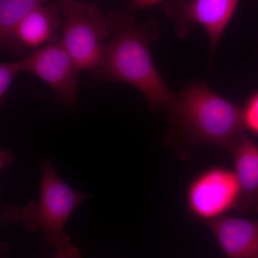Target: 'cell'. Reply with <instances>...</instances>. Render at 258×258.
I'll list each match as a JSON object with an SVG mask.
<instances>
[{
	"label": "cell",
	"instance_id": "1",
	"mask_svg": "<svg viewBox=\"0 0 258 258\" xmlns=\"http://www.w3.org/2000/svg\"><path fill=\"white\" fill-rule=\"evenodd\" d=\"M108 18L110 36L101 60L91 71L93 81L129 83L142 93L151 110L169 108L177 96L158 72L149 49L159 36L156 20L150 19L137 26L128 13H113Z\"/></svg>",
	"mask_w": 258,
	"mask_h": 258
},
{
	"label": "cell",
	"instance_id": "2",
	"mask_svg": "<svg viewBox=\"0 0 258 258\" xmlns=\"http://www.w3.org/2000/svg\"><path fill=\"white\" fill-rule=\"evenodd\" d=\"M168 109L174 123L195 143L232 150L244 134L242 108L200 81L185 88Z\"/></svg>",
	"mask_w": 258,
	"mask_h": 258
},
{
	"label": "cell",
	"instance_id": "3",
	"mask_svg": "<svg viewBox=\"0 0 258 258\" xmlns=\"http://www.w3.org/2000/svg\"><path fill=\"white\" fill-rule=\"evenodd\" d=\"M41 189L39 201L30 202L21 211L28 231L41 230L49 245L58 249L71 244L64 226L80 205L91 196L79 192L61 179L50 159L40 161Z\"/></svg>",
	"mask_w": 258,
	"mask_h": 258
},
{
	"label": "cell",
	"instance_id": "4",
	"mask_svg": "<svg viewBox=\"0 0 258 258\" xmlns=\"http://www.w3.org/2000/svg\"><path fill=\"white\" fill-rule=\"evenodd\" d=\"M57 6L64 23L61 43L80 71H91L110 36L108 17L96 5L77 0H60Z\"/></svg>",
	"mask_w": 258,
	"mask_h": 258
},
{
	"label": "cell",
	"instance_id": "5",
	"mask_svg": "<svg viewBox=\"0 0 258 258\" xmlns=\"http://www.w3.org/2000/svg\"><path fill=\"white\" fill-rule=\"evenodd\" d=\"M19 62L21 72L42 80L55 91L59 101L76 108L81 71L60 40L34 50Z\"/></svg>",
	"mask_w": 258,
	"mask_h": 258
},
{
	"label": "cell",
	"instance_id": "6",
	"mask_svg": "<svg viewBox=\"0 0 258 258\" xmlns=\"http://www.w3.org/2000/svg\"><path fill=\"white\" fill-rule=\"evenodd\" d=\"M240 1L174 0L166 2L163 9L174 24L180 38L189 35L196 25H202L208 32L214 53Z\"/></svg>",
	"mask_w": 258,
	"mask_h": 258
},
{
	"label": "cell",
	"instance_id": "7",
	"mask_svg": "<svg viewBox=\"0 0 258 258\" xmlns=\"http://www.w3.org/2000/svg\"><path fill=\"white\" fill-rule=\"evenodd\" d=\"M238 194L235 173L223 169H212L202 174L190 186L189 209L196 216L212 220L235 208Z\"/></svg>",
	"mask_w": 258,
	"mask_h": 258
},
{
	"label": "cell",
	"instance_id": "8",
	"mask_svg": "<svg viewBox=\"0 0 258 258\" xmlns=\"http://www.w3.org/2000/svg\"><path fill=\"white\" fill-rule=\"evenodd\" d=\"M208 223L227 258H258V221L218 217Z\"/></svg>",
	"mask_w": 258,
	"mask_h": 258
},
{
	"label": "cell",
	"instance_id": "9",
	"mask_svg": "<svg viewBox=\"0 0 258 258\" xmlns=\"http://www.w3.org/2000/svg\"><path fill=\"white\" fill-rule=\"evenodd\" d=\"M61 21L60 10L54 5H41L32 10L15 29L16 52L30 49L35 50L59 41Z\"/></svg>",
	"mask_w": 258,
	"mask_h": 258
},
{
	"label": "cell",
	"instance_id": "10",
	"mask_svg": "<svg viewBox=\"0 0 258 258\" xmlns=\"http://www.w3.org/2000/svg\"><path fill=\"white\" fill-rule=\"evenodd\" d=\"M232 151L239 186L235 208L258 211V146L243 134Z\"/></svg>",
	"mask_w": 258,
	"mask_h": 258
},
{
	"label": "cell",
	"instance_id": "11",
	"mask_svg": "<svg viewBox=\"0 0 258 258\" xmlns=\"http://www.w3.org/2000/svg\"><path fill=\"white\" fill-rule=\"evenodd\" d=\"M49 0H0V49L16 52L14 33L19 23Z\"/></svg>",
	"mask_w": 258,
	"mask_h": 258
},
{
	"label": "cell",
	"instance_id": "12",
	"mask_svg": "<svg viewBox=\"0 0 258 258\" xmlns=\"http://www.w3.org/2000/svg\"><path fill=\"white\" fill-rule=\"evenodd\" d=\"M20 72L21 69L19 61L0 63V109L12 83Z\"/></svg>",
	"mask_w": 258,
	"mask_h": 258
},
{
	"label": "cell",
	"instance_id": "13",
	"mask_svg": "<svg viewBox=\"0 0 258 258\" xmlns=\"http://www.w3.org/2000/svg\"><path fill=\"white\" fill-rule=\"evenodd\" d=\"M244 128L258 135V92L249 98L242 108Z\"/></svg>",
	"mask_w": 258,
	"mask_h": 258
},
{
	"label": "cell",
	"instance_id": "14",
	"mask_svg": "<svg viewBox=\"0 0 258 258\" xmlns=\"http://www.w3.org/2000/svg\"><path fill=\"white\" fill-rule=\"evenodd\" d=\"M21 220V211L13 205H7L0 210V221L16 223Z\"/></svg>",
	"mask_w": 258,
	"mask_h": 258
},
{
	"label": "cell",
	"instance_id": "15",
	"mask_svg": "<svg viewBox=\"0 0 258 258\" xmlns=\"http://www.w3.org/2000/svg\"><path fill=\"white\" fill-rule=\"evenodd\" d=\"M81 252L79 247L73 244L66 246L57 249V252L54 258H81Z\"/></svg>",
	"mask_w": 258,
	"mask_h": 258
},
{
	"label": "cell",
	"instance_id": "16",
	"mask_svg": "<svg viewBox=\"0 0 258 258\" xmlns=\"http://www.w3.org/2000/svg\"><path fill=\"white\" fill-rule=\"evenodd\" d=\"M13 153L8 149H0V171L13 164L15 161Z\"/></svg>",
	"mask_w": 258,
	"mask_h": 258
},
{
	"label": "cell",
	"instance_id": "17",
	"mask_svg": "<svg viewBox=\"0 0 258 258\" xmlns=\"http://www.w3.org/2000/svg\"><path fill=\"white\" fill-rule=\"evenodd\" d=\"M174 1V0H134L133 7L135 9L140 10L149 7L155 6L164 2Z\"/></svg>",
	"mask_w": 258,
	"mask_h": 258
},
{
	"label": "cell",
	"instance_id": "18",
	"mask_svg": "<svg viewBox=\"0 0 258 258\" xmlns=\"http://www.w3.org/2000/svg\"><path fill=\"white\" fill-rule=\"evenodd\" d=\"M11 254V247L7 243L0 244V258H8Z\"/></svg>",
	"mask_w": 258,
	"mask_h": 258
}]
</instances>
